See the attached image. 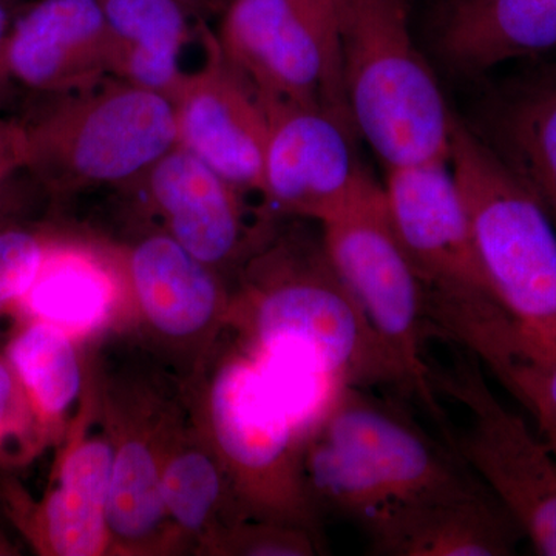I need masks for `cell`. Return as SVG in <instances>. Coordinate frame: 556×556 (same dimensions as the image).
Here are the masks:
<instances>
[{
	"mask_svg": "<svg viewBox=\"0 0 556 556\" xmlns=\"http://www.w3.org/2000/svg\"><path fill=\"white\" fill-rule=\"evenodd\" d=\"M49 98L22 124L25 174L51 195L130 186L177 146L174 102L155 91L112 78Z\"/></svg>",
	"mask_w": 556,
	"mask_h": 556,
	"instance_id": "4",
	"label": "cell"
},
{
	"mask_svg": "<svg viewBox=\"0 0 556 556\" xmlns=\"http://www.w3.org/2000/svg\"><path fill=\"white\" fill-rule=\"evenodd\" d=\"M181 2L199 22H203L204 17L211 16V11H208L207 3L204 0H181Z\"/></svg>",
	"mask_w": 556,
	"mask_h": 556,
	"instance_id": "34",
	"label": "cell"
},
{
	"mask_svg": "<svg viewBox=\"0 0 556 556\" xmlns=\"http://www.w3.org/2000/svg\"><path fill=\"white\" fill-rule=\"evenodd\" d=\"M11 554V546L9 541L5 540V536L0 533V555Z\"/></svg>",
	"mask_w": 556,
	"mask_h": 556,
	"instance_id": "36",
	"label": "cell"
},
{
	"mask_svg": "<svg viewBox=\"0 0 556 556\" xmlns=\"http://www.w3.org/2000/svg\"><path fill=\"white\" fill-rule=\"evenodd\" d=\"M219 16V49L263 104L318 105L354 127L320 40L289 0H229Z\"/></svg>",
	"mask_w": 556,
	"mask_h": 556,
	"instance_id": "11",
	"label": "cell"
},
{
	"mask_svg": "<svg viewBox=\"0 0 556 556\" xmlns=\"http://www.w3.org/2000/svg\"><path fill=\"white\" fill-rule=\"evenodd\" d=\"M3 354L51 441L83 394L76 340L46 321L21 320Z\"/></svg>",
	"mask_w": 556,
	"mask_h": 556,
	"instance_id": "24",
	"label": "cell"
},
{
	"mask_svg": "<svg viewBox=\"0 0 556 556\" xmlns=\"http://www.w3.org/2000/svg\"><path fill=\"white\" fill-rule=\"evenodd\" d=\"M289 2L320 40L332 72L336 73L343 87L339 53L340 0H289Z\"/></svg>",
	"mask_w": 556,
	"mask_h": 556,
	"instance_id": "29",
	"label": "cell"
},
{
	"mask_svg": "<svg viewBox=\"0 0 556 556\" xmlns=\"http://www.w3.org/2000/svg\"><path fill=\"white\" fill-rule=\"evenodd\" d=\"M489 124L485 141L540 200L556 229V65L504 90Z\"/></svg>",
	"mask_w": 556,
	"mask_h": 556,
	"instance_id": "21",
	"label": "cell"
},
{
	"mask_svg": "<svg viewBox=\"0 0 556 556\" xmlns=\"http://www.w3.org/2000/svg\"><path fill=\"white\" fill-rule=\"evenodd\" d=\"M3 64L11 80L46 94L113 78V42L100 0H38L11 24Z\"/></svg>",
	"mask_w": 556,
	"mask_h": 556,
	"instance_id": "14",
	"label": "cell"
},
{
	"mask_svg": "<svg viewBox=\"0 0 556 556\" xmlns=\"http://www.w3.org/2000/svg\"><path fill=\"white\" fill-rule=\"evenodd\" d=\"M9 80L11 79L7 70L0 68V93H2L3 87H5V84L9 83Z\"/></svg>",
	"mask_w": 556,
	"mask_h": 556,
	"instance_id": "37",
	"label": "cell"
},
{
	"mask_svg": "<svg viewBox=\"0 0 556 556\" xmlns=\"http://www.w3.org/2000/svg\"><path fill=\"white\" fill-rule=\"evenodd\" d=\"M314 433L356 457L391 504L484 489L455 450L434 441L396 405L345 387Z\"/></svg>",
	"mask_w": 556,
	"mask_h": 556,
	"instance_id": "10",
	"label": "cell"
},
{
	"mask_svg": "<svg viewBox=\"0 0 556 556\" xmlns=\"http://www.w3.org/2000/svg\"><path fill=\"white\" fill-rule=\"evenodd\" d=\"M230 299L229 320L248 353L300 358L342 387L393 386L407 376L329 262L324 241L302 236L260 244Z\"/></svg>",
	"mask_w": 556,
	"mask_h": 556,
	"instance_id": "1",
	"label": "cell"
},
{
	"mask_svg": "<svg viewBox=\"0 0 556 556\" xmlns=\"http://www.w3.org/2000/svg\"><path fill=\"white\" fill-rule=\"evenodd\" d=\"M172 420L110 417L115 442L108 500L110 551L149 554L174 536L161 489L164 445Z\"/></svg>",
	"mask_w": 556,
	"mask_h": 556,
	"instance_id": "20",
	"label": "cell"
},
{
	"mask_svg": "<svg viewBox=\"0 0 556 556\" xmlns=\"http://www.w3.org/2000/svg\"><path fill=\"white\" fill-rule=\"evenodd\" d=\"M207 3V9L211 14H222V11L226 9L229 0H204Z\"/></svg>",
	"mask_w": 556,
	"mask_h": 556,
	"instance_id": "35",
	"label": "cell"
},
{
	"mask_svg": "<svg viewBox=\"0 0 556 556\" xmlns=\"http://www.w3.org/2000/svg\"><path fill=\"white\" fill-rule=\"evenodd\" d=\"M49 442L16 372L0 353V466H25Z\"/></svg>",
	"mask_w": 556,
	"mask_h": 556,
	"instance_id": "25",
	"label": "cell"
},
{
	"mask_svg": "<svg viewBox=\"0 0 556 556\" xmlns=\"http://www.w3.org/2000/svg\"><path fill=\"white\" fill-rule=\"evenodd\" d=\"M362 529L375 554L393 556L514 555L525 535L486 486L390 504Z\"/></svg>",
	"mask_w": 556,
	"mask_h": 556,
	"instance_id": "17",
	"label": "cell"
},
{
	"mask_svg": "<svg viewBox=\"0 0 556 556\" xmlns=\"http://www.w3.org/2000/svg\"><path fill=\"white\" fill-rule=\"evenodd\" d=\"M115 442L110 431L70 434L42 500L0 482L7 514L40 555L98 556L110 551L108 500Z\"/></svg>",
	"mask_w": 556,
	"mask_h": 556,
	"instance_id": "13",
	"label": "cell"
},
{
	"mask_svg": "<svg viewBox=\"0 0 556 556\" xmlns=\"http://www.w3.org/2000/svg\"><path fill=\"white\" fill-rule=\"evenodd\" d=\"M263 105L268 139L260 192L270 206L324 225L375 185L354 150L356 129L331 110Z\"/></svg>",
	"mask_w": 556,
	"mask_h": 556,
	"instance_id": "9",
	"label": "cell"
},
{
	"mask_svg": "<svg viewBox=\"0 0 556 556\" xmlns=\"http://www.w3.org/2000/svg\"><path fill=\"white\" fill-rule=\"evenodd\" d=\"M386 170L388 214L426 285L438 334L500 376L514 356L518 327L486 280L450 160Z\"/></svg>",
	"mask_w": 556,
	"mask_h": 556,
	"instance_id": "2",
	"label": "cell"
},
{
	"mask_svg": "<svg viewBox=\"0 0 556 556\" xmlns=\"http://www.w3.org/2000/svg\"><path fill=\"white\" fill-rule=\"evenodd\" d=\"M218 551L237 555H316L318 535L303 527L262 519H243L222 538Z\"/></svg>",
	"mask_w": 556,
	"mask_h": 556,
	"instance_id": "27",
	"label": "cell"
},
{
	"mask_svg": "<svg viewBox=\"0 0 556 556\" xmlns=\"http://www.w3.org/2000/svg\"><path fill=\"white\" fill-rule=\"evenodd\" d=\"M129 295L121 252L79 240H47L42 262L14 314L89 338Z\"/></svg>",
	"mask_w": 556,
	"mask_h": 556,
	"instance_id": "18",
	"label": "cell"
},
{
	"mask_svg": "<svg viewBox=\"0 0 556 556\" xmlns=\"http://www.w3.org/2000/svg\"><path fill=\"white\" fill-rule=\"evenodd\" d=\"M339 53L354 127L386 169L450 160L456 118L413 38L405 0H340Z\"/></svg>",
	"mask_w": 556,
	"mask_h": 556,
	"instance_id": "3",
	"label": "cell"
},
{
	"mask_svg": "<svg viewBox=\"0 0 556 556\" xmlns=\"http://www.w3.org/2000/svg\"><path fill=\"white\" fill-rule=\"evenodd\" d=\"M49 237L9 225L0 229V318L14 313L42 262Z\"/></svg>",
	"mask_w": 556,
	"mask_h": 556,
	"instance_id": "26",
	"label": "cell"
},
{
	"mask_svg": "<svg viewBox=\"0 0 556 556\" xmlns=\"http://www.w3.org/2000/svg\"><path fill=\"white\" fill-rule=\"evenodd\" d=\"M127 289L150 331L172 345L193 346L229 320L219 273L167 232L149 233L121 251Z\"/></svg>",
	"mask_w": 556,
	"mask_h": 556,
	"instance_id": "16",
	"label": "cell"
},
{
	"mask_svg": "<svg viewBox=\"0 0 556 556\" xmlns=\"http://www.w3.org/2000/svg\"><path fill=\"white\" fill-rule=\"evenodd\" d=\"M10 28L11 22L9 3H7L5 0H0V68H5V64H3V49H5Z\"/></svg>",
	"mask_w": 556,
	"mask_h": 556,
	"instance_id": "33",
	"label": "cell"
},
{
	"mask_svg": "<svg viewBox=\"0 0 556 556\" xmlns=\"http://www.w3.org/2000/svg\"><path fill=\"white\" fill-rule=\"evenodd\" d=\"M130 186L141 189L164 232L217 273L258 247L247 226L244 192L181 146Z\"/></svg>",
	"mask_w": 556,
	"mask_h": 556,
	"instance_id": "15",
	"label": "cell"
},
{
	"mask_svg": "<svg viewBox=\"0 0 556 556\" xmlns=\"http://www.w3.org/2000/svg\"><path fill=\"white\" fill-rule=\"evenodd\" d=\"M518 354L501 383L532 415H556V346L522 343Z\"/></svg>",
	"mask_w": 556,
	"mask_h": 556,
	"instance_id": "28",
	"label": "cell"
},
{
	"mask_svg": "<svg viewBox=\"0 0 556 556\" xmlns=\"http://www.w3.org/2000/svg\"><path fill=\"white\" fill-rule=\"evenodd\" d=\"M321 228L329 262L404 369L409 393L420 399L444 431L450 424L434 397L426 362L427 340L438 331L426 285L388 214L383 186L375 182Z\"/></svg>",
	"mask_w": 556,
	"mask_h": 556,
	"instance_id": "7",
	"label": "cell"
},
{
	"mask_svg": "<svg viewBox=\"0 0 556 556\" xmlns=\"http://www.w3.org/2000/svg\"><path fill=\"white\" fill-rule=\"evenodd\" d=\"M439 58L475 76L556 51V0H444L433 24Z\"/></svg>",
	"mask_w": 556,
	"mask_h": 556,
	"instance_id": "19",
	"label": "cell"
},
{
	"mask_svg": "<svg viewBox=\"0 0 556 556\" xmlns=\"http://www.w3.org/2000/svg\"><path fill=\"white\" fill-rule=\"evenodd\" d=\"M113 42V78L169 98L185 80L181 53L195 20L181 0H100Z\"/></svg>",
	"mask_w": 556,
	"mask_h": 556,
	"instance_id": "22",
	"label": "cell"
},
{
	"mask_svg": "<svg viewBox=\"0 0 556 556\" xmlns=\"http://www.w3.org/2000/svg\"><path fill=\"white\" fill-rule=\"evenodd\" d=\"M170 430L164 445L161 489L174 535L200 538L217 551L223 535L247 519L222 460L197 433Z\"/></svg>",
	"mask_w": 556,
	"mask_h": 556,
	"instance_id": "23",
	"label": "cell"
},
{
	"mask_svg": "<svg viewBox=\"0 0 556 556\" xmlns=\"http://www.w3.org/2000/svg\"><path fill=\"white\" fill-rule=\"evenodd\" d=\"M16 177L0 178V229L13 225L14 215L20 211L22 201Z\"/></svg>",
	"mask_w": 556,
	"mask_h": 556,
	"instance_id": "31",
	"label": "cell"
},
{
	"mask_svg": "<svg viewBox=\"0 0 556 556\" xmlns=\"http://www.w3.org/2000/svg\"><path fill=\"white\" fill-rule=\"evenodd\" d=\"M450 166L475 247L522 343L556 346V229L540 200L478 131L455 119Z\"/></svg>",
	"mask_w": 556,
	"mask_h": 556,
	"instance_id": "5",
	"label": "cell"
},
{
	"mask_svg": "<svg viewBox=\"0 0 556 556\" xmlns=\"http://www.w3.org/2000/svg\"><path fill=\"white\" fill-rule=\"evenodd\" d=\"M434 391L455 399L470 415L466 430L445 442L506 508L538 554L556 556V456L521 416L497 401L473 354L433 371Z\"/></svg>",
	"mask_w": 556,
	"mask_h": 556,
	"instance_id": "8",
	"label": "cell"
},
{
	"mask_svg": "<svg viewBox=\"0 0 556 556\" xmlns=\"http://www.w3.org/2000/svg\"><path fill=\"white\" fill-rule=\"evenodd\" d=\"M533 416H535L544 441L547 442L548 447H551L556 456V415H552V413H536Z\"/></svg>",
	"mask_w": 556,
	"mask_h": 556,
	"instance_id": "32",
	"label": "cell"
},
{
	"mask_svg": "<svg viewBox=\"0 0 556 556\" xmlns=\"http://www.w3.org/2000/svg\"><path fill=\"white\" fill-rule=\"evenodd\" d=\"M204 62L186 73L175 97L177 144L241 192L262 190L268 113L257 91L230 65L215 33L200 24Z\"/></svg>",
	"mask_w": 556,
	"mask_h": 556,
	"instance_id": "12",
	"label": "cell"
},
{
	"mask_svg": "<svg viewBox=\"0 0 556 556\" xmlns=\"http://www.w3.org/2000/svg\"><path fill=\"white\" fill-rule=\"evenodd\" d=\"M200 415V433L222 460L243 517L318 535V510L303 468L308 438L247 351L223 358L207 378Z\"/></svg>",
	"mask_w": 556,
	"mask_h": 556,
	"instance_id": "6",
	"label": "cell"
},
{
	"mask_svg": "<svg viewBox=\"0 0 556 556\" xmlns=\"http://www.w3.org/2000/svg\"><path fill=\"white\" fill-rule=\"evenodd\" d=\"M27 144L22 121L0 118V178L25 172Z\"/></svg>",
	"mask_w": 556,
	"mask_h": 556,
	"instance_id": "30",
	"label": "cell"
}]
</instances>
